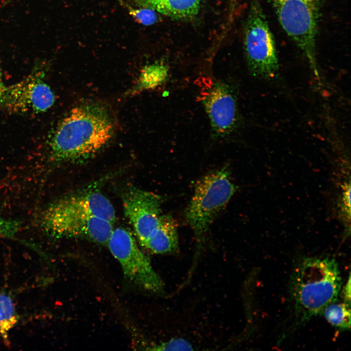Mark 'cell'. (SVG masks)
I'll return each instance as SVG.
<instances>
[{"instance_id": "20", "label": "cell", "mask_w": 351, "mask_h": 351, "mask_svg": "<svg viewBox=\"0 0 351 351\" xmlns=\"http://www.w3.org/2000/svg\"><path fill=\"white\" fill-rule=\"evenodd\" d=\"M343 296L344 302L350 304H351V280L350 276L349 277V280L346 285L344 287L343 289Z\"/></svg>"}, {"instance_id": "1", "label": "cell", "mask_w": 351, "mask_h": 351, "mask_svg": "<svg viewBox=\"0 0 351 351\" xmlns=\"http://www.w3.org/2000/svg\"><path fill=\"white\" fill-rule=\"evenodd\" d=\"M114 125L108 109L97 102L74 108L57 127L49 142L54 162L85 159L98 151L112 138Z\"/></svg>"}, {"instance_id": "12", "label": "cell", "mask_w": 351, "mask_h": 351, "mask_svg": "<svg viewBox=\"0 0 351 351\" xmlns=\"http://www.w3.org/2000/svg\"><path fill=\"white\" fill-rule=\"evenodd\" d=\"M139 7L152 9L177 20H188L198 14L202 0H134Z\"/></svg>"}, {"instance_id": "17", "label": "cell", "mask_w": 351, "mask_h": 351, "mask_svg": "<svg viewBox=\"0 0 351 351\" xmlns=\"http://www.w3.org/2000/svg\"><path fill=\"white\" fill-rule=\"evenodd\" d=\"M129 12L136 20L144 25H150L156 23L158 17L157 12L147 8L139 7V9H134L127 6Z\"/></svg>"}, {"instance_id": "11", "label": "cell", "mask_w": 351, "mask_h": 351, "mask_svg": "<svg viewBox=\"0 0 351 351\" xmlns=\"http://www.w3.org/2000/svg\"><path fill=\"white\" fill-rule=\"evenodd\" d=\"M44 210L53 213L91 215L113 223L116 220L113 206L108 199L98 191H90L62 197Z\"/></svg>"}, {"instance_id": "6", "label": "cell", "mask_w": 351, "mask_h": 351, "mask_svg": "<svg viewBox=\"0 0 351 351\" xmlns=\"http://www.w3.org/2000/svg\"><path fill=\"white\" fill-rule=\"evenodd\" d=\"M107 244L130 281L148 291H163L161 279L128 230L121 227L113 229Z\"/></svg>"}, {"instance_id": "14", "label": "cell", "mask_w": 351, "mask_h": 351, "mask_svg": "<svg viewBox=\"0 0 351 351\" xmlns=\"http://www.w3.org/2000/svg\"><path fill=\"white\" fill-rule=\"evenodd\" d=\"M168 66L161 63L148 65L142 69L135 91L154 89L165 82L168 77Z\"/></svg>"}, {"instance_id": "18", "label": "cell", "mask_w": 351, "mask_h": 351, "mask_svg": "<svg viewBox=\"0 0 351 351\" xmlns=\"http://www.w3.org/2000/svg\"><path fill=\"white\" fill-rule=\"evenodd\" d=\"M19 221L4 218L0 215V237H12L20 229Z\"/></svg>"}, {"instance_id": "2", "label": "cell", "mask_w": 351, "mask_h": 351, "mask_svg": "<svg viewBox=\"0 0 351 351\" xmlns=\"http://www.w3.org/2000/svg\"><path fill=\"white\" fill-rule=\"evenodd\" d=\"M341 287L337 263L332 257H305L294 266L290 293L298 324L323 313L336 301Z\"/></svg>"}, {"instance_id": "19", "label": "cell", "mask_w": 351, "mask_h": 351, "mask_svg": "<svg viewBox=\"0 0 351 351\" xmlns=\"http://www.w3.org/2000/svg\"><path fill=\"white\" fill-rule=\"evenodd\" d=\"M153 350H191L192 346L187 341L183 339H172L167 342L156 346Z\"/></svg>"}, {"instance_id": "15", "label": "cell", "mask_w": 351, "mask_h": 351, "mask_svg": "<svg viewBox=\"0 0 351 351\" xmlns=\"http://www.w3.org/2000/svg\"><path fill=\"white\" fill-rule=\"evenodd\" d=\"M329 304L323 313L329 323L341 330H348L351 327L350 304L346 302Z\"/></svg>"}, {"instance_id": "10", "label": "cell", "mask_w": 351, "mask_h": 351, "mask_svg": "<svg viewBox=\"0 0 351 351\" xmlns=\"http://www.w3.org/2000/svg\"><path fill=\"white\" fill-rule=\"evenodd\" d=\"M122 200L125 214L143 245L158 225L161 215L160 197L131 187L124 193Z\"/></svg>"}, {"instance_id": "8", "label": "cell", "mask_w": 351, "mask_h": 351, "mask_svg": "<svg viewBox=\"0 0 351 351\" xmlns=\"http://www.w3.org/2000/svg\"><path fill=\"white\" fill-rule=\"evenodd\" d=\"M39 222L51 236L84 238L100 244H107L114 229L113 223L99 217L56 214L44 209Z\"/></svg>"}, {"instance_id": "4", "label": "cell", "mask_w": 351, "mask_h": 351, "mask_svg": "<svg viewBox=\"0 0 351 351\" xmlns=\"http://www.w3.org/2000/svg\"><path fill=\"white\" fill-rule=\"evenodd\" d=\"M282 29L301 51L319 80L316 40L319 17V0H271Z\"/></svg>"}, {"instance_id": "13", "label": "cell", "mask_w": 351, "mask_h": 351, "mask_svg": "<svg viewBox=\"0 0 351 351\" xmlns=\"http://www.w3.org/2000/svg\"><path fill=\"white\" fill-rule=\"evenodd\" d=\"M143 246L155 254L172 253L177 250V226L171 215H161L156 228Z\"/></svg>"}, {"instance_id": "16", "label": "cell", "mask_w": 351, "mask_h": 351, "mask_svg": "<svg viewBox=\"0 0 351 351\" xmlns=\"http://www.w3.org/2000/svg\"><path fill=\"white\" fill-rule=\"evenodd\" d=\"M18 317L14 303L8 295L0 293V335L5 341L8 332L17 322Z\"/></svg>"}, {"instance_id": "7", "label": "cell", "mask_w": 351, "mask_h": 351, "mask_svg": "<svg viewBox=\"0 0 351 351\" xmlns=\"http://www.w3.org/2000/svg\"><path fill=\"white\" fill-rule=\"evenodd\" d=\"M44 73L39 67H35L27 77L6 86L0 103V110L12 113H43L54 104L55 97L44 79Z\"/></svg>"}, {"instance_id": "3", "label": "cell", "mask_w": 351, "mask_h": 351, "mask_svg": "<svg viewBox=\"0 0 351 351\" xmlns=\"http://www.w3.org/2000/svg\"><path fill=\"white\" fill-rule=\"evenodd\" d=\"M235 191L227 168L212 172L195 185L185 211V218L193 230L198 248L204 242L209 227Z\"/></svg>"}, {"instance_id": "9", "label": "cell", "mask_w": 351, "mask_h": 351, "mask_svg": "<svg viewBox=\"0 0 351 351\" xmlns=\"http://www.w3.org/2000/svg\"><path fill=\"white\" fill-rule=\"evenodd\" d=\"M235 91L229 83L216 80L202 100L214 137H224L232 133L238 123Z\"/></svg>"}, {"instance_id": "21", "label": "cell", "mask_w": 351, "mask_h": 351, "mask_svg": "<svg viewBox=\"0 0 351 351\" xmlns=\"http://www.w3.org/2000/svg\"><path fill=\"white\" fill-rule=\"evenodd\" d=\"M6 86L4 85L2 79V73L0 67V103L3 97Z\"/></svg>"}, {"instance_id": "5", "label": "cell", "mask_w": 351, "mask_h": 351, "mask_svg": "<svg viewBox=\"0 0 351 351\" xmlns=\"http://www.w3.org/2000/svg\"><path fill=\"white\" fill-rule=\"evenodd\" d=\"M243 34V48L249 70L254 77L272 79L279 71L275 42L260 0H250Z\"/></svg>"}]
</instances>
